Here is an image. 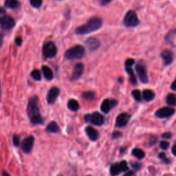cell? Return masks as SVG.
Here are the masks:
<instances>
[{
    "label": "cell",
    "mask_w": 176,
    "mask_h": 176,
    "mask_svg": "<svg viewBox=\"0 0 176 176\" xmlns=\"http://www.w3.org/2000/svg\"><path fill=\"white\" fill-rule=\"evenodd\" d=\"M166 103L169 105L171 106H175L176 105V97L174 94H170L166 97Z\"/></svg>",
    "instance_id": "cell-28"
},
{
    "label": "cell",
    "mask_w": 176,
    "mask_h": 176,
    "mask_svg": "<svg viewBox=\"0 0 176 176\" xmlns=\"http://www.w3.org/2000/svg\"><path fill=\"white\" fill-rule=\"evenodd\" d=\"M123 24L127 27L134 28L139 24V19L134 11L129 10L125 14L123 19Z\"/></svg>",
    "instance_id": "cell-4"
},
{
    "label": "cell",
    "mask_w": 176,
    "mask_h": 176,
    "mask_svg": "<svg viewBox=\"0 0 176 176\" xmlns=\"http://www.w3.org/2000/svg\"><path fill=\"white\" fill-rule=\"evenodd\" d=\"M103 21L99 17H94L89 19L87 23L80 26L77 27L75 30V33L78 35H85L96 32L101 28Z\"/></svg>",
    "instance_id": "cell-2"
},
{
    "label": "cell",
    "mask_w": 176,
    "mask_h": 176,
    "mask_svg": "<svg viewBox=\"0 0 176 176\" xmlns=\"http://www.w3.org/2000/svg\"><path fill=\"white\" fill-rule=\"evenodd\" d=\"M117 104L118 101L115 99H105L103 101L101 106H100V110H101L103 113L108 114L112 108L117 105Z\"/></svg>",
    "instance_id": "cell-11"
},
{
    "label": "cell",
    "mask_w": 176,
    "mask_h": 176,
    "mask_svg": "<svg viewBox=\"0 0 176 176\" xmlns=\"http://www.w3.org/2000/svg\"><path fill=\"white\" fill-rule=\"evenodd\" d=\"M173 136V134H171V132H165L162 134V137L163 138H165V139H170V138H171Z\"/></svg>",
    "instance_id": "cell-38"
},
{
    "label": "cell",
    "mask_w": 176,
    "mask_h": 176,
    "mask_svg": "<svg viewBox=\"0 0 176 176\" xmlns=\"http://www.w3.org/2000/svg\"><path fill=\"white\" fill-rule=\"evenodd\" d=\"M38 98L33 96L30 98L27 105V114L31 124L33 125H43L44 120L41 116L38 106Z\"/></svg>",
    "instance_id": "cell-1"
},
{
    "label": "cell",
    "mask_w": 176,
    "mask_h": 176,
    "mask_svg": "<svg viewBox=\"0 0 176 176\" xmlns=\"http://www.w3.org/2000/svg\"><path fill=\"white\" fill-rule=\"evenodd\" d=\"M2 176H10V175L7 171L4 170V171H2Z\"/></svg>",
    "instance_id": "cell-46"
},
{
    "label": "cell",
    "mask_w": 176,
    "mask_h": 176,
    "mask_svg": "<svg viewBox=\"0 0 176 176\" xmlns=\"http://www.w3.org/2000/svg\"><path fill=\"white\" fill-rule=\"evenodd\" d=\"M126 150H127L126 147H121V148H120V152L122 153V154H123L124 151H125Z\"/></svg>",
    "instance_id": "cell-48"
},
{
    "label": "cell",
    "mask_w": 176,
    "mask_h": 176,
    "mask_svg": "<svg viewBox=\"0 0 176 176\" xmlns=\"http://www.w3.org/2000/svg\"><path fill=\"white\" fill-rule=\"evenodd\" d=\"M175 114V109L171 107H164L155 111V115L159 118H166L172 116Z\"/></svg>",
    "instance_id": "cell-10"
},
{
    "label": "cell",
    "mask_w": 176,
    "mask_h": 176,
    "mask_svg": "<svg viewBox=\"0 0 176 176\" xmlns=\"http://www.w3.org/2000/svg\"><path fill=\"white\" fill-rule=\"evenodd\" d=\"M88 176H89V175H88Z\"/></svg>",
    "instance_id": "cell-50"
},
{
    "label": "cell",
    "mask_w": 176,
    "mask_h": 176,
    "mask_svg": "<svg viewBox=\"0 0 176 176\" xmlns=\"http://www.w3.org/2000/svg\"><path fill=\"white\" fill-rule=\"evenodd\" d=\"M162 59L163 61L164 66H168L171 64L174 61V54L171 50H165L161 53Z\"/></svg>",
    "instance_id": "cell-13"
},
{
    "label": "cell",
    "mask_w": 176,
    "mask_h": 176,
    "mask_svg": "<svg viewBox=\"0 0 176 176\" xmlns=\"http://www.w3.org/2000/svg\"><path fill=\"white\" fill-rule=\"evenodd\" d=\"M131 95L134 99H135V101L140 102L142 100V96H141V93L140 90L138 89H134L131 92Z\"/></svg>",
    "instance_id": "cell-29"
},
{
    "label": "cell",
    "mask_w": 176,
    "mask_h": 176,
    "mask_svg": "<svg viewBox=\"0 0 176 176\" xmlns=\"http://www.w3.org/2000/svg\"><path fill=\"white\" fill-rule=\"evenodd\" d=\"M123 134H121L120 131H114L113 134H112L111 136L113 139H117V138H119L120 137H122Z\"/></svg>",
    "instance_id": "cell-37"
},
{
    "label": "cell",
    "mask_w": 176,
    "mask_h": 176,
    "mask_svg": "<svg viewBox=\"0 0 176 176\" xmlns=\"http://www.w3.org/2000/svg\"><path fill=\"white\" fill-rule=\"evenodd\" d=\"M30 76L35 80H41V72L38 70H34L33 71H32Z\"/></svg>",
    "instance_id": "cell-30"
},
{
    "label": "cell",
    "mask_w": 176,
    "mask_h": 176,
    "mask_svg": "<svg viewBox=\"0 0 176 176\" xmlns=\"http://www.w3.org/2000/svg\"><path fill=\"white\" fill-rule=\"evenodd\" d=\"M5 6L10 9H15L20 6V3L18 0H5Z\"/></svg>",
    "instance_id": "cell-21"
},
{
    "label": "cell",
    "mask_w": 176,
    "mask_h": 176,
    "mask_svg": "<svg viewBox=\"0 0 176 176\" xmlns=\"http://www.w3.org/2000/svg\"><path fill=\"white\" fill-rule=\"evenodd\" d=\"M13 145L17 147L20 145V136L17 134H14L13 136Z\"/></svg>",
    "instance_id": "cell-33"
},
{
    "label": "cell",
    "mask_w": 176,
    "mask_h": 176,
    "mask_svg": "<svg viewBox=\"0 0 176 176\" xmlns=\"http://www.w3.org/2000/svg\"><path fill=\"white\" fill-rule=\"evenodd\" d=\"M135 63V60L133 59H128L126 60L125 61V67L126 68H131V66L134 65Z\"/></svg>",
    "instance_id": "cell-36"
},
{
    "label": "cell",
    "mask_w": 176,
    "mask_h": 176,
    "mask_svg": "<svg viewBox=\"0 0 176 176\" xmlns=\"http://www.w3.org/2000/svg\"><path fill=\"white\" fill-rule=\"evenodd\" d=\"M122 172V169L119 163L113 164L110 167V174L111 176H116Z\"/></svg>",
    "instance_id": "cell-22"
},
{
    "label": "cell",
    "mask_w": 176,
    "mask_h": 176,
    "mask_svg": "<svg viewBox=\"0 0 176 176\" xmlns=\"http://www.w3.org/2000/svg\"><path fill=\"white\" fill-rule=\"evenodd\" d=\"M34 143V138L33 135H29L22 141V150L23 152L26 154H29L33 151Z\"/></svg>",
    "instance_id": "cell-9"
},
{
    "label": "cell",
    "mask_w": 176,
    "mask_h": 176,
    "mask_svg": "<svg viewBox=\"0 0 176 176\" xmlns=\"http://www.w3.org/2000/svg\"><path fill=\"white\" fill-rule=\"evenodd\" d=\"M57 49L53 42L49 41L44 45L43 47V54L46 59L54 58L57 55Z\"/></svg>",
    "instance_id": "cell-6"
},
{
    "label": "cell",
    "mask_w": 176,
    "mask_h": 176,
    "mask_svg": "<svg viewBox=\"0 0 176 176\" xmlns=\"http://www.w3.org/2000/svg\"><path fill=\"white\" fill-rule=\"evenodd\" d=\"M132 155L135 156V158H137L138 159H143V158H145V154L142 149H138V148H135L133 149L132 151Z\"/></svg>",
    "instance_id": "cell-26"
},
{
    "label": "cell",
    "mask_w": 176,
    "mask_h": 176,
    "mask_svg": "<svg viewBox=\"0 0 176 176\" xmlns=\"http://www.w3.org/2000/svg\"><path fill=\"white\" fill-rule=\"evenodd\" d=\"M15 22L12 17L4 15L0 18V27L4 30H10L15 27Z\"/></svg>",
    "instance_id": "cell-7"
},
{
    "label": "cell",
    "mask_w": 176,
    "mask_h": 176,
    "mask_svg": "<svg viewBox=\"0 0 176 176\" xmlns=\"http://www.w3.org/2000/svg\"><path fill=\"white\" fill-rule=\"evenodd\" d=\"M68 108L71 111H76L79 109V104L77 100L74 99H70L68 103Z\"/></svg>",
    "instance_id": "cell-23"
},
{
    "label": "cell",
    "mask_w": 176,
    "mask_h": 176,
    "mask_svg": "<svg viewBox=\"0 0 176 176\" xmlns=\"http://www.w3.org/2000/svg\"><path fill=\"white\" fill-rule=\"evenodd\" d=\"M15 44L17 45V46H21L22 44V39L21 38V37H17V38L15 39Z\"/></svg>",
    "instance_id": "cell-40"
},
{
    "label": "cell",
    "mask_w": 176,
    "mask_h": 176,
    "mask_svg": "<svg viewBox=\"0 0 176 176\" xmlns=\"http://www.w3.org/2000/svg\"><path fill=\"white\" fill-rule=\"evenodd\" d=\"M2 98V88H1V83H0V101H1Z\"/></svg>",
    "instance_id": "cell-49"
},
{
    "label": "cell",
    "mask_w": 176,
    "mask_h": 176,
    "mask_svg": "<svg viewBox=\"0 0 176 176\" xmlns=\"http://www.w3.org/2000/svg\"><path fill=\"white\" fill-rule=\"evenodd\" d=\"M85 120L87 123H90L96 126H101L105 123L104 117L99 112H94L91 114H86Z\"/></svg>",
    "instance_id": "cell-5"
},
{
    "label": "cell",
    "mask_w": 176,
    "mask_h": 176,
    "mask_svg": "<svg viewBox=\"0 0 176 176\" xmlns=\"http://www.w3.org/2000/svg\"><path fill=\"white\" fill-rule=\"evenodd\" d=\"M42 72L44 74V77L47 80H50L54 78V74L53 72L52 71L51 69L46 65L42 66Z\"/></svg>",
    "instance_id": "cell-20"
},
{
    "label": "cell",
    "mask_w": 176,
    "mask_h": 176,
    "mask_svg": "<svg viewBox=\"0 0 176 176\" xmlns=\"http://www.w3.org/2000/svg\"><path fill=\"white\" fill-rule=\"evenodd\" d=\"M175 83H176V81L175 80H174V82H173V83H172V85H171V89L172 90H174V91H175L176 90V88H175Z\"/></svg>",
    "instance_id": "cell-45"
},
{
    "label": "cell",
    "mask_w": 176,
    "mask_h": 176,
    "mask_svg": "<svg viewBox=\"0 0 176 176\" xmlns=\"http://www.w3.org/2000/svg\"><path fill=\"white\" fill-rule=\"evenodd\" d=\"M135 71H136L138 76L140 80V81L143 83H147L149 81V78L147 76V68L143 63H138L135 66Z\"/></svg>",
    "instance_id": "cell-8"
},
{
    "label": "cell",
    "mask_w": 176,
    "mask_h": 176,
    "mask_svg": "<svg viewBox=\"0 0 176 176\" xmlns=\"http://www.w3.org/2000/svg\"><path fill=\"white\" fill-rule=\"evenodd\" d=\"M5 14H6V9L0 6V15H5Z\"/></svg>",
    "instance_id": "cell-44"
},
{
    "label": "cell",
    "mask_w": 176,
    "mask_h": 176,
    "mask_svg": "<svg viewBox=\"0 0 176 176\" xmlns=\"http://www.w3.org/2000/svg\"><path fill=\"white\" fill-rule=\"evenodd\" d=\"M157 142V138L156 137H151L150 138V141H149V143H150V145H154L155 144H156Z\"/></svg>",
    "instance_id": "cell-41"
},
{
    "label": "cell",
    "mask_w": 176,
    "mask_h": 176,
    "mask_svg": "<svg viewBox=\"0 0 176 176\" xmlns=\"http://www.w3.org/2000/svg\"><path fill=\"white\" fill-rule=\"evenodd\" d=\"M125 70L127 74H129V81L131 83L132 85H137V80L136 77H135L134 71H133L132 69L131 68H126L125 67Z\"/></svg>",
    "instance_id": "cell-24"
},
{
    "label": "cell",
    "mask_w": 176,
    "mask_h": 176,
    "mask_svg": "<svg viewBox=\"0 0 176 176\" xmlns=\"http://www.w3.org/2000/svg\"><path fill=\"white\" fill-rule=\"evenodd\" d=\"M160 148L163 150H167L169 147V143L167 141H161L160 144Z\"/></svg>",
    "instance_id": "cell-35"
},
{
    "label": "cell",
    "mask_w": 176,
    "mask_h": 176,
    "mask_svg": "<svg viewBox=\"0 0 176 176\" xmlns=\"http://www.w3.org/2000/svg\"><path fill=\"white\" fill-rule=\"evenodd\" d=\"M175 38V30H171V32H169V33L167 34L165 37V40L169 45L174 46Z\"/></svg>",
    "instance_id": "cell-25"
},
{
    "label": "cell",
    "mask_w": 176,
    "mask_h": 176,
    "mask_svg": "<svg viewBox=\"0 0 176 176\" xmlns=\"http://www.w3.org/2000/svg\"><path fill=\"white\" fill-rule=\"evenodd\" d=\"M121 169H122V171H129V167L127 166V163L125 161H122L119 163Z\"/></svg>",
    "instance_id": "cell-34"
},
{
    "label": "cell",
    "mask_w": 176,
    "mask_h": 176,
    "mask_svg": "<svg viewBox=\"0 0 176 176\" xmlns=\"http://www.w3.org/2000/svg\"><path fill=\"white\" fill-rule=\"evenodd\" d=\"M158 158H159L160 159L162 160L166 164L171 163V160H170L169 158L166 157L165 153H163V152L160 153L159 155H158Z\"/></svg>",
    "instance_id": "cell-32"
},
{
    "label": "cell",
    "mask_w": 176,
    "mask_h": 176,
    "mask_svg": "<svg viewBox=\"0 0 176 176\" xmlns=\"http://www.w3.org/2000/svg\"><path fill=\"white\" fill-rule=\"evenodd\" d=\"M85 132L88 138L92 141H96L97 140L98 138H99V132L94 128L92 127H87L85 128Z\"/></svg>",
    "instance_id": "cell-17"
},
{
    "label": "cell",
    "mask_w": 176,
    "mask_h": 176,
    "mask_svg": "<svg viewBox=\"0 0 176 176\" xmlns=\"http://www.w3.org/2000/svg\"><path fill=\"white\" fill-rule=\"evenodd\" d=\"M99 1L100 2V4L103 6H105V5L109 4V3L111 2L113 0H99Z\"/></svg>",
    "instance_id": "cell-42"
},
{
    "label": "cell",
    "mask_w": 176,
    "mask_h": 176,
    "mask_svg": "<svg viewBox=\"0 0 176 176\" xmlns=\"http://www.w3.org/2000/svg\"><path fill=\"white\" fill-rule=\"evenodd\" d=\"M143 96L145 101L149 102L155 99V93L151 89H145L143 92Z\"/></svg>",
    "instance_id": "cell-19"
},
{
    "label": "cell",
    "mask_w": 176,
    "mask_h": 176,
    "mask_svg": "<svg viewBox=\"0 0 176 176\" xmlns=\"http://www.w3.org/2000/svg\"><path fill=\"white\" fill-rule=\"evenodd\" d=\"M60 94V89L57 87L52 88L48 91L47 94V102L49 105H53L57 99Z\"/></svg>",
    "instance_id": "cell-12"
},
{
    "label": "cell",
    "mask_w": 176,
    "mask_h": 176,
    "mask_svg": "<svg viewBox=\"0 0 176 176\" xmlns=\"http://www.w3.org/2000/svg\"><path fill=\"white\" fill-rule=\"evenodd\" d=\"M59 127L55 121H52L45 127L46 131L49 133H53V134H56V133L59 132Z\"/></svg>",
    "instance_id": "cell-18"
},
{
    "label": "cell",
    "mask_w": 176,
    "mask_h": 176,
    "mask_svg": "<svg viewBox=\"0 0 176 176\" xmlns=\"http://www.w3.org/2000/svg\"><path fill=\"white\" fill-rule=\"evenodd\" d=\"M131 166H132L133 168L136 170V171H138V170H139L141 167H142V164L135 162V163L131 164Z\"/></svg>",
    "instance_id": "cell-39"
},
{
    "label": "cell",
    "mask_w": 176,
    "mask_h": 176,
    "mask_svg": "<svg viewBox=\"0 0 176 176\" xmlns=\"http://www.w3.org/2000/svg\"><path fill=\"white\" fill-rule=\"evenodd\" d=\"M85 50L80 45H75L65 52V57L68 60H76L82 59L85 55Z\"/></svg>",
    "instance_id": "cell-3"
},
{
    "label": "cell",
    "mask_w": 176,
    "mask_h": 176,
    "mask_svg": "<svg viewBox=\"0 0 176 176\" xmlns=\"http://www.w3.org/2000/svg\"><path fill=\"white\" fill-rule=\"evenodd\" d=\"M30 4L34 8H39L42 5V0H30Z\"/></svg>",
    "instance_id": "cell-31"
},
{
    "label": "cell",
    "mask_w": 176,
    "mask_h": 176,
    "mask_svg": "<svg viewBox=\"0 0 176 176\" xmlns=\"http://www.w3.org/2000/svg\"><path fill=\"white\" fill-rule=\"evenodd\" d=\"M82 96L86 100H93L95 99V98H96V94H95V92L93 91H87L83 92L82 94Z\"/></svg>",
    "instance_id": "cell-27"
},
{
    "label": "cell",
    "mask_w": 176,
    "mask_h": 176,
    "mask_svg": "<svg viewBox=\"0 0 176 176\" xmlns=\"http://www.w3.org/2000/svg\"><path fill=\"white\" fill-rule=\"evenodd\" d=\"M175 145H174V146H173L172 147V149H171V151H172V154H174V155H175Z\"/></svg>",
    "instance_id": "cell-47"
},
{
    "label": "cell",
    "mask_w": 176,
    "mask_h": 176,
    "mask_svg": "<svg viewBox=\"0 0 176 176\" xmlns=\"http://www.w3.org/2000/svg\"><path fill=\"white\" fill-rule=\"evenodd\" d=\"M83 72H84V65H83V63H77V64H76L74 66L70 80L74 81V80L79 79L83 75Z\"/></svg>",
    "instance_id": "cell-15"
},
{
    "label": "cell",
    "mask_w": 176,
    "mask_h": 176,
    "mask_svg": "<svg viewBox=\"0 0 176 176\" xmlns=\"http://www.w3.org/2000/svg\"><path fill=\"white\" fill-rule=\"evenodd\" d=\"M131 118V115L127 113H122L118 115L116 120V126L118 127H124L127 125Z\"/></svg>",
    "instance_id": "cell-14"
},
{
    "label": "cell",
    "mask_w": 176,
    "mask_h": 176,
    "mask_svg": "<svg viewBox=\"0 0 176 176\" xmlns=\"http://www.w3.org/2000/svg\"><path fill=\"white\" fill-rule=\"evenodd\" d=\"M85 44L90 51L96 50L97 49L99 48L100 45L99 40L96 38H94V37H89L86 40Z\"/></svg>",
    "instance_id": "cell-16"
},
{
    "label": "cell",
    "mask_w": 176,
    "mask_h": 176,
    "mask_svg": "<svg viewBox=\"0 0 176 176\" xmlns=\"http://www.w3.org/2000/svg\"><path fill=\"white\" fill-rule=\"evenodd\" d=\"M3 41H4V34L0 32V49L2 47Z\"/></svg>",
    "instance_id": "cell-43"
}]
</instances>
